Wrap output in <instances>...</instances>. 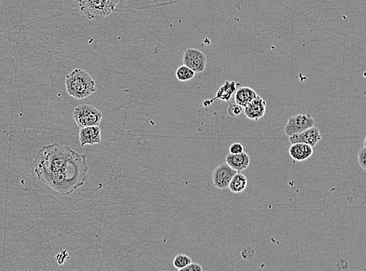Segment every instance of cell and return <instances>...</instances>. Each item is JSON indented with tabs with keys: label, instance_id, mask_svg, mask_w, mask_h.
<instances>
[{
	"label": "cell",
	"instance_id": "obj_3",
	"mask_svg": "<svg viewBox=\"0 0 366 271\" xmlns=\"http://www.w3.org/2000/svg\"><path fill=\"white\" fill-rule=\"evenodd\" d=\"M73 119L81 128L89 126H98L102 120V113L91 105H78L73 112Z\"/></svg>",
	"mask_w": 366,
	"mask_h": 271
},
{
	"label": "cell",
	"instance_id": "obj_16",
	"mask_svg": "<svg viewBox=\"0 0 366 271\" xmlns=\"http://www.w3.org/2000/svg\"><path fill=\"white\" fill-rule=\"evenodd\" d=\"M195 72L188 67L182 65L176 71V77L180 82H188L194 78Z\"/></svg>",
	"mask_w": 366,
	"mask_h": 271
},
{
	"label": "cell",
	"instance_id": "obj_8",
	"mask_svg": "<svg viewBox=\"0 0 366 271\" xmlns=\"http://www.w3.org/2000/svg\"><path fill=\"white\" fill-rule=\"evenodd\" d=\"M321 138H322V136L320 134V130L318 128L313 126L300 133L289 136V141L291 144L298 143V142L308 144L313 147L320 142Z\"/></svg>",
	"mask_w": 366,
	"mask_h": 271
},
{
	"label": "cell",
	"instance_id": "obj_23",
	"mask_svg": "<svg viewBox=\"0 0 366 271\" xmlns=\"http://www.w3.org/2000/svg\"><path fill=\"white\" fill-rule=\"evenodd\" d=\"M105 1L114 10H115V8H116L118 2H120V0H105Z\"/></svg>",
	"mask_w": 366,
	"mask_h": 271
},
{
	"label": "cell",
	"instance_id": "obj_5",
	"mask_svg": "<svg viewBox=\"0 0 366 271\" xmlns=\"http://www.w3.org/2000/svg\"><path fill=\"white\" fill-rule=\"evenodd\" d=\"M315 119L311 113H301L291 116L284 127V132L288 137L297 134L308 128L315 126Z\"/></svg>",
	"mask_w": 366,
	"mask_h": 271
},
{
	"label": "cell",
	"instance_id": "obj_22",
	"mask_svg": "<svg viewBox=\"0 0 366 271\" xmlns=\"http://www.w3.org/2000/svg\"><path fill=\"white\" fill-rule=\"evenodd\" d=\"M203 268L199 264H195V263L191 262V264L186 266L185 268L180 271H203Z\"/></svg>",
	"mask_w": 366,
	"mask_h": 271
},
{
	"label": "cell",
	"instance_id": "obj_14",
	"mask_svg": "<svg viewBox=\"0 0 366 271\" xmlns=\"http://www.w3.org/2000/svg\"><path fill=\"white\" fill-rule=\"evenodd\" d=\"M234 94H235V97H234L235 103L241 106L243 108L258 95L256 91L249 87L239 88Z\"/></svg>",
	"mask_w": 366,
	"mask_h": 271
},
{
	"label": "cell",
	"instance_id": "obj_4",
	"mask_svg": "<svg viewBox=\"0 0 366 271\" xmlns=\"http://www.w3.org/2000/svg\"><path fill=\"white\" fill-rule=\"evenodd\" d=\"M80 10L89 20L100 22L110 15L114 9L105 0H77Z\"/></svg>",
	"mask_w": 366,
	"mask_h": 271
},
{
	"label": "cell",
	"instance_id": "obj_9",
	"mask_svg": "<svg viewBox=\"0 0 366 271\" xmlns=\"http://www.w3.org/2000/svg\"><path fill=\"white\" fill-rule=\"evenodd\" d=\"M266 111V101L262 97L257 95L246 107H244L243 111L247 118L256 121L264 116Z\"/></svg>",
	"mask_w": 366,
	"mask_h": 271
},
{
	"label": "cell",
	"instance_id": "obj_6",
	"mask_svg": "<svg viewBox=\"0 0 366 271\" xmlns=\"http://www.w3.org/2000/svg\"><path fill=\"white\" fill-rule=\"evenodd\" d=\"M183 63L195 73H202L206 68V56L199 49L189 48L183 53Z\"/></svg>",
	"mask_w": 366,
	"mask_h": 271
},
{
	"label": "cell",
	"instance_id": "obj_11",
	"mask_svg": "<svg viewBox=\"0 0 366 271\" xmlns=\"http://www.w3.org/2000/svg\"><path fill=\"white\" fill-rule=\"evenodd\" d=\"M238 86H240V83L227 81L219 89L213 99L204 101L203 102V106L208 107V106L212 105V103L216 99H220V100L224 101V102H229L230 99H231V97L233 96V94L237 91Z\"/></svg>",
	"mask_w": 366,
	"mask_h": 271
},
{
	"label": "cell",
	"instance_id": "obj_2",
	"mask_svg": "<svg viewBox=\"0 0 366 271\" xmlns=\"http://www.w3.org/2000/svg\"><path fill=\"white\" fill-rule=\"evenodd\" d=\"M65 86L68 95L77 99H86L97 90L92 76L80 68H75L66 76Z\"/></svg>",
	"mask_w": 366,
	"mask_h": 271
},
{
	"label": "cell",
	"instance_id": "obj_17",
	"mask_svg": "<svg viewBox=\"0 0 366 271\" xmlns=\"http://www.w3.org/2000/svg\"><path fill=\"white\" fill-rule=\"evenodd\" d=\"M191 259L189 256L183 255V254H179L174 258V266L176 269L178 271L183 269L186 266L191 264Z\"/></svg>",
	"mask_w": 366,
	"mask_h": 271
},
{
	"label": "cell",
	"instance_id": "obj_20",
	"mask_svg": "<svg viewBox=\"0 0 366 271\" xmlns=\"http://www.w3.org/2000/svg\"><path fill=\"white\" fill-rule=\"evenodd\" d=\"M241 257L243 258V260H249L251 259H252L253 256H254V248L250 246H245L241 251Z\"/></svg>",
	"mask_w": 366,
	"mask_h": 271
},
{
	"label": "cell",
	"instance_id": "obj_13",
	"mask_svg": "<svg viewBox=\"0 0 366 271\" xmlns=\"http://www.w3.org/2000/svg\"><path fill=\"white\" fill-rule=\"evenodd\" d=\"M289 154L292 159L296 161H305L313 154V147L308 144H291L289 148Z\"/></svg>",
	"mask_w": 366,
	"mask_h": 271
},
{
	"label": "cell",
	"instance_id": "obj_1",
	"mask_svg": "<svg viewBox=\"0 0 366 271\" xmlns=\"http://www.w3.org/2000/svg\"><path fill=\"white\" fill-rule=\"evenodd\" d=\"M37 178L63 196H68L88 179L87 157L60 143L45 145L32 163Z\"/></svg>",
	"mask_w": 366,
	"mask_h": 271
},
{
	"label": "cell",
	"instance_id": "obj_12",
	"mask_svg": "<svg viewBox=\"0 0 366 271\" xmlns=\"http://www.w3.org/2000/svg\"><path fill=\"white\" fill-rule=\"evenodd\" d=\"M250 157L245 152L237 154L229 153L226 157V163L237 172H241L248 168L250 165Z\"/></svg>",
	"mask_w": 366,
	"mask_h": 271
},
{
	"label": "cell",
	"instance_id": "obj_7",
	"mask_svg": "<svg viewBox=\"0 0 366 271\" xmlns=\"http://www.w3.org/2000/svg\"><path fill=\"white\" fill-rule=\"evenodd\" d=\"M237 171L229 167L227 163H221L214 170L212 174L213 185L219 189L228 188L229 182Z\"/></svg>",
	"mask_w": 366,
	"mask_h": 271
},
{
	"label": "cell",
	"instance_id": "obj_18",
	"mask_svg": "<svg viewBox=\"0 0 366 271\" xmlns=\"http://www.w3.org/2000/svg\"><path fill=\"white\" fill-rule=\"evenodd\" d=\"M243 107L237 104V103H233L229 105L228 108V113L230 116H240L241 113L243 112Z\"/></svg>",
	"mask_w": 366,
	"mask_h": 271
},
{
	"label": "cell",
	"instance_id": "obj_21",
	"mask_svg": "<svg viewBox=\"0 0 366 271\" xmlns=\"http://www.w3.org/2000/svg\"><path fill=\"white\" fill-rule=\"evenodd\" d=\"M245 149H244V145L239 142H234L229 146V153L231 154H237V153H241L244 152Z\"/></svg>",
	"mask_w": 366,
	"mask_h": 271
},
{
	"label": "cell",
	"instance_id": "obj_19",
	"mask_svg": "<svg viewBox=\"0 0 366 271\" xmlns=\"http://www.w3.org/2000/svg\"><path fill=\"white\" fill-rule=\"evenodd\" d=\"M358 162L363 171H366V145H363V147L359 150Z\"/></svg>",
	"mask_w": 366,
	"mask_h": 271
},
{
	"label": "cell",
	"instance_id": "obj_10",
	"mask_svg": "<svg viewBox=\"0 0 366 271\" xmlns=\"http://www.w3.org/2000/svg\"><path fill=\"white\" fill-rule=\"evenodd\" d=\"M79 140L81 146L94 145L102 142L101 129L98 126H89L80 128Z\"/></svg>",
	"mask_w": 366,
	"mask_h": 271
},
{
	"label": "cell",
	"instance_id": "obj_15",
	"mask_svg": "<svg viewBox=\"0 0 366 271\" xmlns=\"http://www.w3.org/2000/svg\"><path fill=\"white\" fill-rule=\"evenodd\" d=\"M248 185V178L240 172L236 173L229 182L228 188L233 193H241L244 192Z\"/></svg>",
	"mask_w": 366,
	"mask_h": 271
}]
</instances>
